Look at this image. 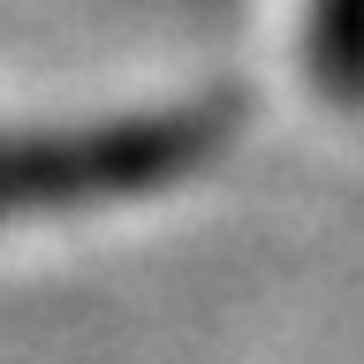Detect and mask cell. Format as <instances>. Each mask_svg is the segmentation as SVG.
<instances>
[{"label":"cell","mask_w":364,"mask_h":364,"mask_svg":"<svg viewBox=\"0 0 364 364\" xmlns=\"http://www.w3.org/2000/svg\"><path fill=\"white\" fill-rule=\"evenodd\" d=\"M228 144V107L190 114H136V122H99V129H31L0 136V220L23 213H84V205L144 198L167 190L190 167Z\"/></svg>","instance_id":"6da1fadb"},{"label":"cell","mask_w":364,"mask_h":364,"mask_svg":"<svg viewBox=\"0 0 364 364\" xmlns=\"http://www.w3.org/2000/svg\"><path fill=\"white\" fill-rule=\"evenodd\" d=\"M311 68L341 107H364V0H311Z\"/></svg>","instance_id":"7a4b0ae2"}]
</instances>
